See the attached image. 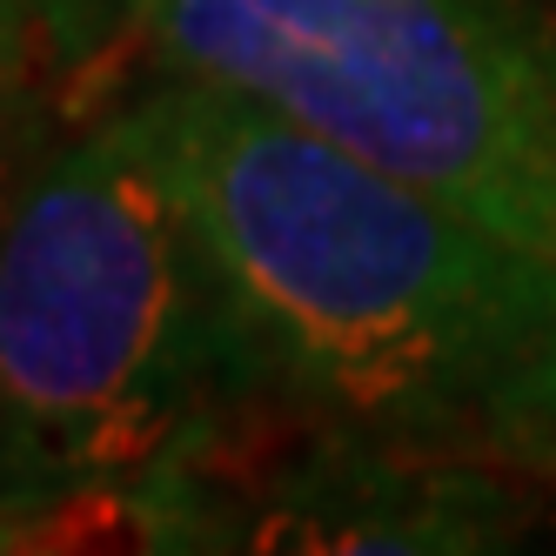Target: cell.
I'll use <instances>...</instances> for the list:
<instances>
[{
	"label": "cell",
	"instance_id": "obj_1",
	"mask_svg": "<svg viewBox=\"0 0 556 556\" xmlns=\"http://www.w3.org/2000/svg\"><path fill=\"white\" fill-rule=\"evenodd\" d=\"M128 114L202 255L235 389L222 443L556 463V255L188 67Z\"/></svg>",
	"mask_w": 556,
	"mask_h": 556
},
{
	"label": "cell",
	"instance_id": "obj_2",
	"mask_svg": "<svg viewBox=\"0 0 556 556\" xmlns=\"http://www.w3.org/2000/svg\"><path fill=\"white\" fill-rule=\"evenodd\" d=\"M235 422L202 255L128 101L0 188V530L154 523Z\"/></svg>",
	"mask_w": 556,
	"mask_h": 556
},
{
	"label": "cell",
	"instance_id": "obj_3",
	"mask_svg": "<svg viewBox=\"0 0 556 556\" xmlns=\"http://www.w3.org/2000/svg\"><path fill=\"white\" fill-rule=\"evenodd\" d=\"M168 67L556 255V0H141Z\"/></svg>",
	"mask_w": 556,
	"mask_h": 556
},
{
	"label": "cell",
	"instance_id": "obj_4",
	"mask_svg": "<svg viewBox=\"0 0 556 556\" xmlns=\"http://www.w3.org/2000/svg\"><path fill=\"white\" fill-rule=\"evenodd\" d=\"M27 67H34V0H0V154H21L41 141L34 128L14 122Z\"/></svg>",
	"mask_w": 556,
	"mask_h": 556
},
{
	"label": "cell",
	"instance_id": "obj_5",
	"mask_svg": "<svg viewBox=\"0 0 556 556\" xmlns=\"http://www.w3.org/2000/svg\"><path fill=\"white\" fill-rule=\"evenodd\" d=\"M27 154H34V148H21V154H0V188H8V181H14V168L27 162Z\"/></svg>",
	"mask_w": 556,
	"mask_h": 556
}]
</instances>
